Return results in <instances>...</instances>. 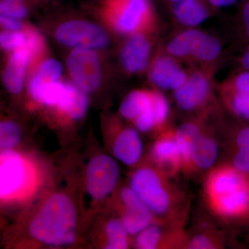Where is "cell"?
<instances>
[{"mask_svg": "<svg viewBox=\"0 0 249 249\" xmlns=\"http://www.w3.org/2000/svg\"><path fill=\"white\" fill-rule=\"evenodd\" d=\"M206 196L214 212L225 219H245L249 214V177L231 165L213 170Z\"/></svg>", "mask_w": 249, "mask_h": 249, "instance_id": "cell-1", "label": "cell"}, {"mask_svg": "<svg viewBox=\"0 0 249 249\" xmlns=\"http://www.w3.org/2000/svg\"><path fill=\"white\" fill-rule=\"evenodd\" d=\"M76 211L70 198L57 193L49 196L31 221L29 232L35 240L50 246L74 242Z\"/></svg>", "mask_w": 249, "mask_h": 249, "instance_id": "cell-2", "label": "cell"}, {"mask_svg": "<svg viewBox=\"0 0 249 249\" xmlns=\"http://www.w3.org/2000/svg\"><path fill=\"white\" fill-rule=\"evenodd\" d=\"M100 10L116 30L127 35L144 32L155 21L152 0H102Z\"/></svg>", "mask_w": 249, "mask_h": 249, "instance_id": "cell-3", "label": "cell"}, {"mask_svg": "<svg viewBox=\"0 0 249 249\" xmlns=\"http://www.w3.org/2000/svg\"><path fill=\"white\" fill-rule=\"evenodd\" d=\"M130 188L153 214H170L175 208V192L164 178L152 168L137 170L131 178Z\"/></svg>", "mask_w": 249, "mask_h": 249, "instance_id": "cell-4", "label": "cell"}, {"mask_svg": "<svg viewBox=\"0 0 249 249\" xmlns=\"http://www.w3.org/2000/svg\"><path fill=\"white\" fill-rule=\"evenodd\" d=\"M67 66L75 84L82 91L91 93L99 88L102 70L97 55L91 49H75L67 59Z\"/></svg>", "mask_w": 249, "mask_h": 249, "instance_id": "cell-5", "label": "cell"}, {"mask_svg": "<svg viewBox=\"0 0 249 249\" xmlns=\"http://www.w3.org/2000/svg\"><path fill=\"white\" fill-rule=\"evenodd\" d=\"M211 71L195 70L186 81L173 91L175 103L181 110L192 112L201 109L209 103L213 94Z\"/></svg>", "mask_w": 249, "mask_h": 249, "instance_id": "cell-6", "label": "cell"}, {"mask_svg": "<svg viewBox=\"0 0 249 249\" xmlns=\"http://www.w3.org/2000/svg\"><path fill=\"white\" fill-rule=\"evenodd\" d=\"M55 37L62 45L76 48L101 49L107 45V34L96 24L71 20L59 26Z\"/></svg>", "mask_w": 249, "mask_h": 249, "instance_id": "cell-7", "label": "cell"}, {"mask_svg": "<svg viewBox=\"0 0 249 249\" xmlns=\"http://www.w3.org/2000/svg\"><path fill=\"white\" fill-rule=\"evenodd\" d=\"M119 168L115 160L107 155L96 156L87 167L86 187L93 199L101 200L115 188Z\"/></svg>", "mask_w": 249, "mask_h": 249, "instance_id": "cell-8", "label": "cell"}, {"mask_svg": "<svg viewBox=\"0 0 249 249\" xmlns=\"http://www.w3.org/2000/svg\"><path fill=\"white\" fill-rule=\"evenodd\" d=\"M180 62L165 52L159 55L149 70V78L152 84L160 89L173 91L179 88L189 75Z\"/></svg>", "mask_w": 249, "mask_h": 249, "instance_id": "cell-9", "label": "cell"}, {"mask_svg": "<svg viewBox=\"0 0 249 249\" xmlns=\"http://www.w3.org/2000/svg\"><path fill=\"white\" fill-rule=\"evenodd\" d=\"M120 113L127 120L133 121L136 127L146 132L155 127L151 91H134L121 103Z\"/></svg>", "mask_w": 249, "mask_h": 249, "instance_id": "cell-10", "label": "cell"}, {"mask_svg": "<svg viewBox=\"0 0 249 249\" xmlns=\"http://www.w3.org/2000/svg\"><path fill=\"white\" fill-rule=\"evenodd\" d=\"M121 199L124 208L121 220L129 235H137L152 224L153 213L130 187L123 188Z\"/></svg>", "mask_w": 249, "mask_h": 249, "instance_id": "cell-11", "label": "cell"}, {"mask_svg": "<svg viewBox=\"0 0 249 249\" xmlns=\"http://www.w3.org/2000/svg\"><path fill=\"white\" fill-rule=\"evenodd\" d=\"M25 178V164L22 157L11 150H4L0 162V196L7 197L18 191Z\"/></svg>", "mask_w": 249, "mask_h": 249, "instance_id": "cell-12", "label": "cell"}, {"mask_svg": "<svg viewBox=\"0 0 249 249\" xmlns=\"http://www.w3.org/2000/svg\"><path fill=\"white\" fill-rule=\"evenodd\" d=\"M151 43L143 32L130 36L123 47L121 60L124 70L130 73H137L148 65Z\"/></svg>", "mask_w": 249, "mask_h": 249, "instance_id": "cell-13", "label": "cell"}, {"mask_svg": "<svg viewBox=\"0 0 249 249\" xmlns=\"http://www.w3.org/2000/svg\"><path fill=\"white\" fill-rule=\"evenodd\" d=\"M170 9L175 21L186 29L200 26L213 10L205 0H178Z\"/></svg>", "mask_w": 249, "mask_h": 249, "instance_id": "cell-14", "label": "cell"}, {"mask_svg": "<svg viewBox=\"0 0 249 249\" xmlns=\"http://www.w3.org/2000/svg\"><path fill=\"white\" fill-rule=\"evenodd\" d=\"M33 54L27 46L16 49L7 62L3 82L6 89L12 93H18L22 89L26 70Z\"/></svg>", "mask_w": 249, "mask_h": 249, "instance_id": "cell-15", "label": "cell"}, {"mask_svg": "<svg viewBox=\"0 0 249 249\" xmlns=\"http://www.w3.org/2000/svg\"><path fill=\"white\" fill-rule=\"evenodd\" d=\"M152 155L157 163L177 172L183 168L182 157L175 132H169L157 141L152 146Z\"/></svg>", "mask_w": 249, "mask_h": 249, "instance_id": "cell-16", "label": "cell"}, {"mask_svg": "<svg viewBox=\"0 0 249 249\" xmlns=\"http://www.w3.org/2000/svg\"><path fill=\"white\" fill-rule=\"evenodd\" d=\"M113 152L124 164L133 165L138 163L142 152V139L138 132L132 128L124 129L114 142Z\"/></svg>", "mask_w": 249, "mask_h": 249, "instance_id": "cell-17", "label": "cell"}, {"mask_svg": "<svg viewBox=\"0 0 249 249\" xmlns=\"http://www.w3.org/2000/svg\"><path fill=\"white\" fill-rule=\"evenodd\" d=\"M231 163L236 170L249 177V124L239 121L232 132Z\"/></svg>", "mask_w": 249, "mask_h": 249, "instance_id": "cell-18", "label": "cell"}, {"mask_svg": "<svg viewBox=\"0 0 249 249\" xmlns=\"http://www.w3.org/2000/svg\"><path fill=\"white\" fill-rule=\"evenodd\" d=\"M204 33L196 28L185 29L169 41L167 44L165 52L180 61H190L198 41Z\"/></svg>", "mask_w": 249, "mask_h": 249, "instance_id": "cell-19", "label": "cell"}, {"mask_svg": "<svg viewBox=\"0 0 249 249\" xmlns=\"http://www.w3.org/2000/svg\"><path fill=\"white\" fill-rule=\"evenodd\" d=\"M218 157L215 140L204 132L195 141L191 155V168L208 170L212 168Z\"/></svg>", "mask_w": 249, "mask_h": 249, "instance_id": "cell-20", "label": "cell"}, {"mask_svg": "<svg viewBox=\"0 0 249 249\" xmlns=\"http://www.w3.org/2000/svg\"><path fill=\"white\" fill-rule=\"evenodd\" d=\"M221 53L222 46L219 41L214 36L204 33L198 41L190 61L202 65V70L211 71L209 68L217 61Z\"/></svg>", "mask_w": 249, "mask_h": 249, "instance_id": "cell-21", "label": "cell"}, {"mask_svg": "<svg viewBox=\"0 0 249 249\" xmlns=\"http://www.w3.org/2000/svg\"><path fill=\"white\" fill-rule=\"evenodd\" d=\"M58 107L71 119H80L88 111V98L76 85L67 84L66 91Z\"/></svg>", "mask_w": 249, "mask_h": 249, "instance_id": "cell-22", "label": "cell"}, {"mask_svg": "<svg viewBox=\"0 0 249 249\" xmlns=\"http://www.w3.org/2000/svg\"><path fill=\"white\" fill-rule=\"evenodd\" d=\"M202 133L200 125L194 122L185 123L175 131V138L181 151L185 169H191L192 147L195 141Z\"/></svg>", "mask_w": 249, "mask_h": 249, "instance_id": "cell-23", "label": "cell"}, {"mask_svg": "<svg viewBox=\"0 0 249 249\" xmlns=\"http://www.w3.org/2000/svg\"><path fill=\"white\" fill-rule=\"evenodd\" d=\"M61 64L53 59H49L42 62L36 70L29 83V92L36 91L41 85L49 82L58 80L61 76Z\"/></svg>", "mask_w": 249, "mask_h": 249, "instance_id": "cell-24", "label": "cell"}, {"mask_svg": "<svg viewBox=\"0 0 249 249\" xmlns=\"http://www.w3.org/2000/svg\"><path fill=\"white\" fill-rule=\"evenodd\" d=\"M228 109L239 121L249 124V93L222 90Z\"/></svg>", "mask_w": 249, "mask_h": 249, "instance_id": "cell-25", "label": "cell"}, {"mask_svg": "<svg viewBox=\"0 0 249 249\" xmlns=\"http://www.w3.org/2000/svg\"><path fill=\"white\" fill-rule=\"evenodd\" d=\"M108 249H124L128 247L127 236L129 235L121 219H112L107 223L106 228Z\"/></svg>", "mask_w": 249, "mask_h": 249, "instance_id": "cell-26", "label": "cell"}, {"mask_svg": "<svg viewBox=\"0 0 249 249\" xmlns=\"http://www.w3.org/2000/svg\"><path fill=\"white\" fill-rule=\"evenodd\" d=\"M161 229L158 226L150 224L137 234L135 246L137 249H155L158 248L162 240Z\"/></svg>", "mask_w": 249, "mask_h": 249, "instance_id": "cell-27", "label": "cell"}, {"mask_svg": "<svg viewBox=\"0 0 249 249\" xmlns=\"http://www.w3.org/2000/svg\"><path fill=\"white\" fill-rule=\"evenodd\" d=\"M20 139V131L18 124L11 121H4L0 124V146L4 150H11L16 146Z\"/></svg>", "mask_w": 249, "mask_h": 249, "instance_id": "cell-28", "label": "cell"}, {"mask_svg": "<svg viewBox=\"0 0 249 249\" xmlns=\"http://www.w3.org/2000/svg\"><path fill=\"white\" fill-rule=\"evenodd\" d=\"M152 109L155 127L165 124L170 116V104L166 97L160 91H151Z\"/></svg>", "mask_w": 249, "mask_h": 249, "instance_id": "cell-29", "label": "cell"}, {"mask_svg": "<svg viewBox=\"0 0 249 249\" xmlns=\"http://www.w3.org/2000/svg\"><path fill=\"white\" fill-rule=\"evenodd\" d=\"M222 90L249 93V70H239L223 83Z\"/></svg>", "mask_w": 249, "mask_h": 249, "instance_id": "cell-30", "label": "cell"}, {"mask_svg": "<svg viewBox=\"0 0 249 249\" xmlns=\"http://www.w3.org/2000/svg\"><path fill=\"white\" fill-rule=\"evenodd\" d=\"M28 2L14 1V0H1L0 11L1 15L21 19L25 18L29 14Z\"/></svg>", "mask_w": 249, "mask_h": 249, "instance_id": "cell-31", "label": "cell"}, {"mask_svg": "<svg viewBox=\"0 0 249 249\" xmlns=\"http://www.w3.org/2000/svg\"><path fill=\"white\" fill-rule=\"evenodd\" d=\"M27 42V36L18 31H4L0 35V44L6 50L22 48Z\"/></svg>", "mask_w": 249, "mask_h": 249, "instance_id": "cell-32", "label": "cell"}, {"mask_svg": "<svg viewBox=\"0 0 249 249\" xmlns=\"http://www.w3.org/2000/svg\"><path fill=\"white\" fill-rule=\"evenodd\" d=\"M186 247L191 249H212L217 248V243L211 236L199 234L192 237Z\"/></svg>", "mask_w": 249, "mask_h": 249, "instance_id": "cell-33", "label": "cell"}, {"mask_svg": "<svg viewBox=\"0 0 249 249\" xmlns=\"http://www.w3.org/2000/svg\"><path fill=\"white\" fill-rule=\"evenodd\" d=\"M241 6L239 18L241 29L244 37L247 40V43L249 42V0H243Z\"/></svg>", "mask_w": 249, "mask_h": 249, "instance_id": "cell-34", "label": "cell"}, {"mask_svg": "<svg viewBox=\"0 0 249 249\" xmlns=\"http://www.w3.org/2000/svg\"><path fill=\"white\" fill-rule=\"evenodd\" d=\"M0 22L5 29L9 31H17L22 28V24L18 19L4 15H1L0 16Z\"/></svg>", "mask_w": 249, "mask_h": 249, "instance_id": "cell-35", "label": "cell"}, {"mask_svg": "<svg viewBox=\"0 0 249 249\" xmlns=\"http://www.w3.org/2000/svg\"><path fill=\"white\" fill-rule=\"evenodd\" d=\"M213 9L230 7L237 4L240 0H205ZM243 1V0H242Z\"/></svg>", "mask_w": 249, "mask_h": 249, "instance_id": "cell-36", "label": "cell"}, {"mask_svg": "<svg viewBox=\"0 0 249 249\" xmlns=\"http://www.w3.org/2000/svg\"><path fill=\"white\" fill-rule=\"evenodd\" d=\"M237 64L240 67L239 70H249V42L247 43L243 52L237 58Z\"/></svg>", "mask_w": 249, "mask_h": 249, "instance_id": "cell-37", "label": "cell"}, {"mask_svg": "<svg viewBox=\"0 0 249 249\" xmlns=\"http://www.w3.org/2000/svg\"><path fill=\"white\" fill-rule=\"evenodd\" d=\"M163 1H164L165 4L168 5V6L170 8V6H171L175 1H178V0H163Z\"/></svg>", "mask_w": 249, "mask_h": 249, "instance_id": "cell-38", "label": "cell"}, {"mask_svg": "<svg viewBox=\"0 0 249 249\" xmlns=\"http://www.w3.org/2000/svg\"><path fill=\"white\" fill-rule=\"evenodd\" d=\"M14 1H24V2H28V0H14Z\"/></svg>", "mask_w": 249, "mask_h": 249, "instance_id": "cell-39", "label": "cell"}, {"mask_svg": "<svg viewBox=\"0 0 249 249\" xmlns=\"http://www.w3.org/2000/svg\"><path fill=\"white\" fill-rule=\"evenodd\" d=\"M245 220L247 221V222H248V224H249V214H248V216H247V218H246Z\"/></svg>", "mask_w": 249, "mask_h": 249, "instance_id": "cell-40", "label": "cell"}]
</instances>
